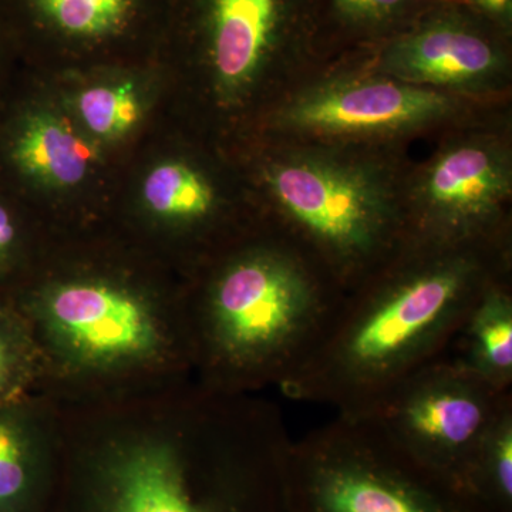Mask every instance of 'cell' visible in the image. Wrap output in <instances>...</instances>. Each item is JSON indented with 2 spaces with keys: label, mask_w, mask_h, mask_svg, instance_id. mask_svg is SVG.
Listing matches in <instances>:
<instances>
[{
  "label": "cell",
  "mask_w": 512,
  "mask_h": 512,
  "mask_svg": "<svg viewBox=\"0 0 512 512\" xmlns=\"http://www.w3.org/2000/svg\"><path fill=\"white\" fill-rule=\"evenodd\" d=\"M467 291V268L440 265L332 316L286 384L345 414L369 412L464 329L480 302L467 303Z\"/></svg>",
  "instance_id": "1"
},
{
  "label": "cell",
  "mask_w": 512,
  "mask_h": 512,
  "mask_svg": "<svg viewBox=\"0 0 512 512\" xmlns=\"http://www.w3.org/2000/svg\"><path fill=\"white\" fill-rule=\"evenodd\" d=\"M43 32L80 45L100 46L127 36L148 0H18Z\"/></svg>",
  "instance_id": "12"
},
{
  "label": "cell",
  "mask_w": 512,
  "mask_h": 512,
  "mask_svg": "<svg viewBox=\"0 0 512 512\" xmlns=\"http://www.w3.org/2000/svg\"><path fill=\"white\" fill-rule=\"evenodd\" d=\"M468 357L463 362L501 387L512 375V305L498 289L485 292L467 325Z\"/></svg>",
  "instance_id": "13"
},
{
  "label": "cell",
  "mask_w": 512,
  "mask_h": 512,
  "mask_svg": "<svg viewBox=\"0 0 512 512\" xmlns=\"http://www.w3.org/2000/svg\"><path fill=\"white\" fill-rule=\"evenodd\" d=\"M446 94L414 86L375 80L335 87L299 101L288 116L303 130L328 134H363L426 123L446 114Z\"/></svg>",
  "instance_id": "8"
},
{
  "label": "cell",
  "mask_w": 512,
  "mask_h": 512,
  "mask_svg": "<svg viewBox=\"0 0 512 512\" xmlns=\"http://www.w3.org/2000/svg\"><path fill=\"white\" fill-rule=\"evenodd\" d=\"M478 15L491 20L500 28L507 29L512 16V0H458Z\"/></svg>",
  "instance_id": "18"
},
{
  "label": "cell",
  "mask_w": 512,
  "mask_h": 512,
  "mask_svg": "<svg viewBox=\"0 0 512 512\" xmlns=\"http://www.w3.org/2000/svg\"><path fill=\"white\" fill-rule=\"evenodd\" d=\"M30 483L29 450L22 429L0 414V512H18Z\"/></svg>",
  "instance_id": "17"
},
{
  "label": "cell",
  "mask_w": 512,
  "mask_h": 512,
  "mask_svg": "<svg viewBox=\"0 0 512 512\" xmlns=\"http://www.w3.org/2000/svg\"><path fill=\"white\" fill-rule=\"evenodd\" d=\"M497 28L463 3L431 5L390 37L383 52L384 67L409 82L451 86L476 82L503 63Z\"/></svg>",
  "instance_id": "5"
},
{
  "label": "cell",
  "mask_w": 512,
  "mask_h": 512,
  "mask_svg": "<svg viewBox=\"0 0 512 512\" xmlns=\"http://www.w3.org/2000/svg\"><path fill=\"white\" fill-rule=\"evenodd\" d=\"M289 512H490L421 464L370 414L288 443Z\"/></svg>",
  "instance_id": "2"
},
{
  "label": "cell",
  "mask_w": 512,
  "mask_h": 512,
  "mask_svg": "<svg viewBox=\"0 0 512 512\" xmlns=\"http://www.w3.org/2000/svg\"><path fill=\"white\" fill-rule=\"evenodd\" d=\"M508 191L504 161L488 148L463 146L433 165L424 195L437 218L461 229L493 215Z\"/></svg>",
  "instance_id": "10"
},
{
  "label": "cell",
  "mask_w": 512,
  "mask_h": 512,
  "mask_svg": "<svg viewBox=\"0 0 512 512\" xmlns=\"http://www.w3.org/2000/svg\"><path fill=\"white\" fill-rule=\"evenodd\" d=\"M271 184L293 220L335 254H369L382 238V207L355 174L325 164L291 163L274 171Z\"/></svg>",
  "instance_id": "6"
},
{
  "label": "cell",
  "mask_w": 512,
  "mask_h": 512,
  "mask_svg": "<svg viewBox=\"0 0 512 512\" xmlns=\"http://www.w3.org/2000/svg\"><path fill=\"white\" fill-rule=\"evenodd\" d=\"M16 241V225L12 215L0 204V264L9 255L10 249Z\"/></svg>",
  "instance_id": "20"
},
{
  "label": "cell",
  "mask_w": 512,
  "mask_h": 512,
  "mask_svg": "<svg viewBox=\"0 0 512 512\" xmlns=\"http://www.w3.org/2000/svg\"><path fill=\"white\" fill-rule=\"evenodd\" d=\"M326 5L345 28L367 33L393 29V36L431 6L430 0H326Z\"/></svg>",
  "instance_id": "16"
},
{
  "label": "cell",
  "mask_w": 512,
  "mask_h": 512,
  "mask_svg": "<svg viewBox=\"0 0 512 512\" xmlns=\"http://www.w3.org/2000/svg\"><path fill=\"white\" fill-rule=\"evenodd\" d=\"M144 200L161 217L191 220L210 212L214 194L207 181L187 165L165 163L148 174Z\"/></svg>",
  "instance_id": "14"
},
{
  "label": "cell",
  "mask_w": 512,
  "mask_h": 512,
  "mask_svg": "<svg viewBox=\"0 0 512 512\" xmlns=\"http://www.w3.org/2000/svg\"><path fill=\"white\" fill-rule=\"evenodd\" d=\"M15 350H13L12 340L5 326L0 322V393L8 389L10 380L13 376V366H15Z\"/></svg>",
  "instance_id": "19"
},
{
  "label": "cell",
  "mask_w": 512,
  "mask_h": 512,
  "mask_svg": "<svg viewBox=\"0 0 512 512\" xmlns=\"http://www.w3.org/2000/svg\"><path fill=\"white\" fill-rule=\"evenodd\" d=\"M215 73L239 86L308 22L312 0H187ZM326 2V0H325Z\"/></svg>",
  "instance_id": "7"
},
{
  "label": "cell",
  "mask_w": 512,
  "mask_h": 512,
  "mask_svg": "<svg viewBox=\"0 0 512 512\" xmlns=\"http://www.w3.org/2000/svg\"><path fill=\"white\" fill-rule=\"evenodd\" d=\"M12 158L23 174L52 187L79 184L89 173L96 151L66 121L36 114L20 128Z\"/></svg>",
  "instance_id": "11"
},
{
  "label": "cell",
  "mask_w": 512,
  "mask_h": 512,
  "mask_svg": "<svg viewBox=\"0 0 512 512\" xmlns=\"http://www.w3.org/2000/svg\"><path fill=\"white\" fill-rule=\"evenodd\" d=\"M80 116L92 133L103 138L124 136L140 119V101L130 83L86 90L77 100Z\"/></svg>",
  "instance_id": "15"
},
{
  "label": "cell",
  "mask_w": 512,
  "mask_h": 512,
  "mask_svg": "<svg viewBox=\"0 0 512 512\" xmlns=\"http://www.w3.org/2000/svg\"><path fill=\"white\" fill-rule=\"evenodd\" d=\"M212 319L229 356L274 363L288 379L332 315L291 259L259 256L239 262L222 276L212 299Z\"/></svg>",
  "instance_id": "4"
},
{
  "label": "cell",
  "mask_w": 512,
  "mask_h": 512,
  "mask_svg": "<svg viewBox=\"0 0 512 512\" xmlns=\"http://www.w3.org/2000/svg\"><path fill=\"white\" fill-rule=\"evenodd\" d=\"M49 312L60 336L87 359L140 356L156 345V328L144 306L110 286H63L50 299Z\"/></svg>",
  "instance_id": "9"
},
{
  "label": "cell",
  "mask_w": 512,
  "mask_h": 512,
  "mask_svg": "<svg viewBox=\"0 0 512 512\" xmlns=\"http://www.w3.org/2000/svg\"><path fill=\"white\" fill-rule=\"evenodd\" d=\"M505 390L463 360L433 362L362 414L375 417L417 461L476 498L485 447L510 413Z\"/></svg>",
  "instance_id": "3"
}]
</instances>
